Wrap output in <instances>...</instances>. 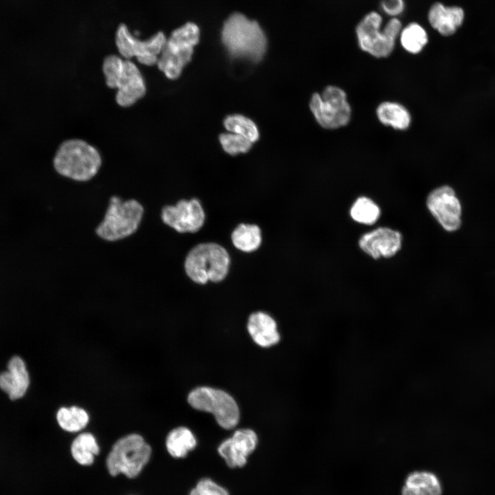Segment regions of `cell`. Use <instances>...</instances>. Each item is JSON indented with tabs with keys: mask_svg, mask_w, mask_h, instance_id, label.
<instances>
[{
	"mask_svg": "<svg viewBox=\"0 0 495 495\" xmlns=\"http://www.w3.org/2000/svg\"><path fill=\"white\" fill-rule=\"evenodd\" d=\"M221 37L226 49L234 57L258 61L266 50V37L260 25L240 13H234L226 21Z\"/></svg>",
	"mask_w": 495,
	"mask_h": 495,
	"instance_id": "obj_1",
	"label": "cell"
},
{
	"mask_svg": "<svg viewBox=\"0 0 495 495\" xmlns=\"http://www.w3.org/2000/svg\"><path fill=\"white\" fill-rule=\"evenodd\" d=\"M102 158L98 150L80 139L63 142L58 148L54 166L60 175L76 182H87L98 173Z\"/></svg>",
	"mask_w": 495,
	"mask_h": 495,
	"instance_id": "obj_2",
	"label": "cell"
},
{
	"mask_svg": "<svg viewBox=\"0 0 495 495\" xmlns=\"http://www.w3.org/2000/svg\"><path fill=\"white\" fill-rule=\"evenodd\" d=\"M144 208L137 199L122 200L117 195L109 199L102 220L96 234L107 242H116L134 234L143 219Z\"/></svg>",
	"mask_w": 495,
	"mask_h": 495,
	"instance_id": "obj_3",
	"label": "cell"
},
{
	"mask_svg": "<svg viewBox=\"0 0 495 495\" xmlns=\"http://www.w3.org/2000/svg\"><path fill=\"white\" fill-rule=\"evenodd\" d=\"M102 72L107 85L117 89L116 100L122 107L133 105L146 93L144 79L137 65L116 55L105 57Z\"/></svg>",
	"mask_w": 495,
	"mask_h": 495,
	"instance_id": "obj_4",
	"label": "cell"
},
{
	"mask_svg": "<svg viewBox=\"0 0 495 495\" xmlns=\"http://www.w3.org/2000/svg\"><path fill=\"white\" fill-rule=\"evenodd\" d=\"M230 256L221 245L214 243H200L187 254L184 267L188 277L204 285L208 281L220 282L227 276Z\"/></svg>",
	"mask_w": 495,
	"mask_h": 495,
	"instance_id": "obj_5",
	"label": "cell"
},
{
	"mask_svg": "<svg viewBox=\"0 0 495 495\" xmlns=\"http://www.w3.org/2000/svg\"><path fill=\"white\" fill-rule=\"evenodd\" d=\"M199 35V27L188 22L173 30L166 38L156 65L167 78L176 80L180 76L192 58Z\"/></svg>",
	"mask_w": 495,
	"mask_h": 495,
	"instance_id": "obj_6",
	"label": "cell"
},
{
	"mask_svg": "<svg viewBox=\"0 0 495 495\" xmlns=\"http://www.w3.org/2000/svg\"><path fill=\"white\" fill-rule=\"evenodd\" d=\"M382 25V16L376 12H371L364 16L355 28L360 49L376 58L390 55L402 29L401 21L396 17L390 19L384 28Z\"/></svg>",
	"mask_w": 495,
	"mask_h": 495,
	"instance_id": "obj_7",
	"label": "cell"
},
{
	"mask_svg": "<svg viewBox=\"0 0 495 495\" xmlns=\"http://www.w3.org/2000/svg\"><path fill=\"white\" fill-rule=\"evenodd\" d=\"M151 448L138 434H130L119 439L109 452L106 465L113 476L123 474L136 477L148 462Z\"/></svg>",
	"mask_w": 495,
	"mask_h": 495,
	"instance_id": "obj_8",
	"label": "cell"
},
{
	"mask_svg": "<svg viewBox=\"0 0 495 495\" xmlns=\"http://www.w3.org/2000/svg\"><path fill=\"white\" fill-rule=\"evenodd\" d=\"M188 404L195 409L212 413L218 424L232 429L239 423L240 412L234 399L228 393L208 386L193 389L188 396Z\"/></svg>",
	"mask_w": 495,
	"mask_h": 495,
	"instance_id": "obj_9",
	"label": "cell"
},
{
	"mask_svg": "<svg viewBox=\"0 0 495 495\" xmlns=\"http://www.w3.org/2000/svg\"><path fill=\"white\" fill-rule=\"evenodd\" d=\"M309 107L318 123L324 129L344 126L351 120V109L346 94L336 86H327L321 94H314Z\"/></svg>",
	"mask_w": 495,
	"mask_h": 495,
	"instance_id": "obj_10",
	"label": "cell"
},
{
	"mask_svg": "<svg viewBox=\"0 0 495 495\" xmlns=\"http://www.w3.org/2000/svg\"><path fill=\"white\" fill-rule=\"evenodd\" d=\"M115 40L117 49L124 58L130 60L135 57L140 63L153 66L157 65L166 37L162 32H157L148 39L142 41L122 23L117 28Z\"/></svg>",
	"mask_w": 495,
	"mask_h": 495,
	"instance_id": "obj_11",
	"label": "cell"
},
{
	"mask_svg": "<svg viewBox=\"0 0 495 495\" xmlns=\"http://www.w3.org/2000/svg\"><path fill=\"white\" fill-rule=\"evenodd\" d=\"M162 222L179 233H194L203 226L205 213L195 198L181 199L175 205H166L161 210Z\"/></svg>",
	"mask_w": 495,
	"mask_h": 495,
	"instance_id": "obj_12",
	"label": "cell"
},
{
	"mask_svg": "<svg viewBox=\"0 0 495 495\" xmlns=\"http://www.w3.org/2000/svg\"><path fill=\"white\" fill-rule=\"evenodd\" d=\"M428 209L447 231L458 230L461 224V206L454 190L443 186L434 189L426 199Z\"/></svg>",
	"mask_w": 495,
	"mask_h": 495,
	"instance_id": "obj_13",
	"label": "cell"
},
{
	"mask_svg": "<svg viewBox=\"0 0 495 495\" xmlns=\"http://www.w3.org/2000/svg\"><path fill=\"white\" fill-rule=\"evenodd\" d=\"M402 236L399 232L380 227L364 234L359 239L360 249L372 258H389L402 248Z\"/></svg>",
	"mask_w": 495,
	"mask_h": 495,
	"instance_id": "obj_14",
	"label": "cell"
},
{
	"mask_svg": "<svg viewBox=\"0 0 495 495\" xmlns=\"http://www.w3.org/2000/svg\"><path fill=\"white\" fill-rule=\"evenodd\" d=\"M257 443L258 438L254 431L240 429L220 444L218 452L229 467H243L247 463L248 456L255 450Z\"/></svg>",
	"mask_w": 495,
	"mask_h": 495,
	"instance_id": "obj_15",
	"label": "cell"
},
{
	"mask_svg": "<svg viewBox=\"0 0 495 495\" xmlns=\"http://www.w3.org/2000/svg\"><path fill=\"white\" fill-rule=\"evenodd\" d=\"M8 371L0 373V388L11 399L22 397L29 386V375L23 360L13 357L8 362Z\"/></svg>",
	"mask_w": 495,
	"mask_h": 495,
	"instance_id": "obj_16",
	"label": "cell"
},
{
	"mask_svg": "<svg viewBox=\"0 0 495 495\" xmlns=\"http://www.w3.org/2000/svg\"><path fill=\"white\" fill-rule=\"evenodd\" d=\"M464 11L460 7H447L441 3H434L428 12L430 25L441 35L454 34L464 20Z\"/></svg>",
	"mask_w": 495,
	"mask_h": 495,
	"instance_id": "obj_17",
	"label": "cell"
},
{
	"mask_svg": "<svg viewBox=\"0 0 495 495\" xmlns=\"http://www.w3.org/2000/svg\"><path fill=\"white\" fill-rule=\"evenodd\" d=\"M247 327L250 336L260 346L270 347L280 340L276 323L266 313L258 311L252 314Z\"/></svg>",
	"mask_w": 495,
	"mask_h": 495,
	"instance_id": "obj_18",
	"label": "cell"
},
{
	"mask_svg": "<svg viewBox=\"0 0 495 495\" xmlns=\"http://www.w3.org/2000/svg\"><path fill=\"white\" fill-rule=\"evenodd\" d=\"M442 488L438 477L428 471L409 474L402 490V495H441Z\"/></svg>",
	"mask_w": 495,
	"mask_h": 495,
	"instance_id": "obj_19",
	"label": "cell"
},
{
	"mask_svg": "<svg viewBox=\"0 0 495 495\" xmlns=\"http://www.w3.org/2000/svg\"><path fill=\"white\" fill-rule=\"evenodd\" d=\"M376 114L381 123L395 129L405 130L411 122L408 111L402 104L393 102H384L379 104Z\"/></svg>",
	"mask_w": 495,
	"mask_h": 495,
	"instance_id": "obj_20",
	"label": "cell"
},
{
	"mask_svg": "<svg viewBox=\"0 0 495 495\" xmlns=\"http://www.w3.org/2000/svg\"><path fill=\"white\" fill-rule=\"evenodd\" d=\"M196 445L197 440L192 431L182 426L172 430L166 439L167 451L174 458L185 457Z\"/></svg>",
	"mask_w": 495,
	"mask_h": 495,
	"instance_id": "obj_21",
	"label": "cell"
},
{
	"mask_svg": "<svg viewBox=\"0 0 495 495\" xmlns=\"http://www.w3.org/2000/svg\"><path fill=\"white\" fill-rule=\"evenodd\" d=\"M99 452L100 448L96 439L89 432L80 433L72 443V457L81 465H91Z\"/></svg>",
	"mask_w": 495,
	"mask_h": 495,
	"instance_id": "obj_22",
	"label": "cell"
},
{
	"mask_svg": "<svg viewBox=\"0 0 495 495\" xmlns=\"http://www.w3.org/2000/svg\"><path fill=\"white\" fill-rule=\"evenodd\" d=\"M231 239L238 250L244 252L256 250L262 241L261 231L255 224H239L232 232Z\"/></svg>",
	"mask_w": 495,
	"mask_h": 495,
	"instance_id": "obj_23",
	"label": "cell"
},
{
	"mask_svg": "<svg viewBox=\"0 0 495 495\" xmlns=\"http://www.w3.org/2000/svg\"><path fill=\"white\" fill-rule=\"evenodd\" d=\"M60 427L69 432H76L85 428L89 423L87 412L78 406L62 407L56 414Z\"/></svg>",
	"mask_w": 495,
	"mask_h": 495,
	"instance_id": "obj_24",
	"label": "cell"
},
{
	"mask_svg": "<svg viewBox=\"0 0 495 495\" xmlns=\"http://www.w3.org/2000/svg\"><path fill=\"white\" fill-rule=\"evenodd\" d=\"M399 36L404 49L413 54L419 53L428 41L425 29L414 22L402 28Z\"/></svg>",
	"mask_w": 495,
	"mask_h": 495,
	"instance_id": "obj_25",
	"label": "cell"
},
{
	"mask_svg": "<svg viewBox=\"0 0 495 495\" xmlns=\"http://www.w3.org/2000/svg\"><path fill=\"white\" fill-rule=\"evenodd\" d=\"M350 215L359 223L372 225L379 219L380 209L370 198L360 197L353 204L350 209Z\"/></svg>",
	"mask_w": 495,
	"mask_h": 495,
	"instance_id": "obj_26",
	"label": "cell"
},
{
	"mask_svg": "<svg viewBox=\"0 0 495 495\" xmlns=\"http://www.w3.org/2000/svg\"><path fill=\"white\" fill-rule=\"evenodd\" d=\"M223 124L228 131L242 135L252 143L258 139L259 133L256 125L252 120L244 116L239 114L229 116L226 118Z\"/></svg>",
	"mask_w": 495,
	"mask_h": 495,
	"instance_id": "obj_27",
	"label": "cell"
},
{
	"mask_svg": "<svg viewBox=\"0 0 495 495\" xmlns=\"http://www.w3.org/2000/svg\"><path fill=\"white\" fill-rule=\"evenodd\" d=\"M223 150L230 155L247 153L252 142L242 135L236 133H222L219 136Z\"/></svg>",
	"mask_w": 495,
	"mask_h": 495,
	"instance_id": "obj_28",
	"label": "cell"
},
{
	"mask_svg": "<svg viewBox=\"0 0 495 495\" xmlns=\"http://www.w3.org/2000/svg\"><path fill=\"white\" fill-rule=\"evenodd\" d=\"M189 495H229L228 492L210 478L201 479Z\"/></svg>",
	"mask_w": 495,
	"mask_h": 495,
	"instance_id": "obj_29",
	"label": "cell"
},
{
	"mask_svg": "<svg viewBox=\"0 0 495 495\" xmlns=\"http://www.w3.org/2000/svg\"><path fill=\"white\" fill-rule=\"evenodd\" d=\"M380 5L382 10L393 18L400 15L405 8L404 0H382Z\"/></svg>",
	"mask_w": 495,
	"mask_h": 495,
	"instance_id": "obj_30",
	"label": "cell"
}]
</instances>
